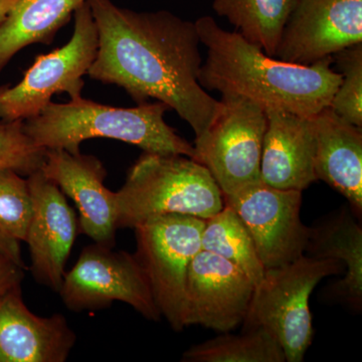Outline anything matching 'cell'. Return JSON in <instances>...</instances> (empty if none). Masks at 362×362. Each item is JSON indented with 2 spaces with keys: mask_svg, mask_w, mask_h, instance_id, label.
<instances>
[{
  "mask_svg": "<svg viewBox=\"0 0 362 362\" xmlns=\"http://www.w3.org/2000/svg\"><path fill=\"white\" fill-rule=\"evenodd\" d=\"M96 23V58L87 75L123 88L137 104H165L202 137L221 108L199 84L202 45L194 23L168 11L138 13L112 0H88Z\"/></svg>",
  "mask_w": 362,
  "mask_h": 362,
  "instance_id": "obj_1",
  "label": "cell"
},
{
  "mask_svg": "<svg viewBox=\"0 0 362 362\" xmlns=\"http://www.w3.org/2000/svg\"><path fill=\"white\" fill-rule=\"evenodd\" d=\"M207 49L199 84L221 95H237L261 106L301 116H316L329 106L341 82L333 59L299 65L269 56L238 32H228L211 16L195 21Z\"/></svg>",
  "mask_w": 362,
  "mask_h": 362,
  "instance_id": "obj_2",
  "label": "cell"
},
{
  "mask_svg": "<svg viewBox=\"0 0 362 362\" xmlns=\"http://www.w3.org/2000/svg\"><path fill=\"white\" fill-rule=\"evenodd\" d=\"M168 110L161 102L119 108L80 97L66 104L49 102L39 115L23 121V128L37 146L47 150L78 153L86 140L108 138L135 145L147 153L194 158V145L164 120Z\"/></svg>",
  "mask_w": 362,
  "mask_h": 362,
  "instance_id": "obj_3",
  "label": "cell"
},
{
  "mask_svg": "<svg viewBox=\"0 0 362 362\" xmlns=\"http://www.w3.org/2000/svg\"><path fill=\"white\" fill-rule=\"evenodd\" d=\"M225 206L202 164L189 157L144 152L116 192L117 228H134L153 216L187 214L206 221Z\"/></svg>",
  "mask_w": 362,
  "mask_h": 362,
  "instance_id": "obj_4",
  "label": "cell"
},
{
  "mask_svg": "<svg viewBox=\"0 0 362 362\" xmlns=\"http://www.w3.org/2000/svg\"><path fill=\"white\" fill-rule=\"evenodd\" d=\"M342 270L339 262L305 254L291 263L265 269L243 322L244 330L266 328L280 342L286 362L303 361L314 335L309 307L312 292L324 278Z\"/></svg>",
  "mask_w": 362,
  "mask_h": 362,
  "instance_id": "obj_5",
  "label": "cell"
},
{
  "mask_svg": "<svg viewBox=\"0 0 362 362\" xmlns=\"http://www.w3.org/2000/svg\"><path fill=\"white\" fill-rule=\"evenodd\" d=\"M75 28L64 47L37 57L16 86H0V121L28 120L39 115L54 94L82 97L83 77L96 58L98 33L89 4L74 13Z\"/></svg>",
  "mask_w": 362,
  "mask_h": 362,
  "instance_id": "obj_6",
  "label": "cell"
},
{
  "mask_svg": "<svg viewBox=\"0 0 362 362\" xmlns=\"http://www.w3.org/2000/svg\"><path fill=\"white\" fill-rule=\"evenodd\" d=\"M206 221L187 214L153 216L134 228L137 252L161 316L173 329L185 326L188 267L202 250Z\"/></svg>",
  "mask_w": 362,
  "mask_h": 362,
  "instance_id": "obj_7",
  "label": "cell"
},
{
  "mask_svg": "<svg viewBox=\"0 0 362 362\" xmlns=\"http://www.w3.org/2000/svg\"><path fill=\"white\" fill-rule=\"evenodd\" d=\"M266 112L237 95H221V108L209 131L194 140V160L213 176L223 197L261 181Z\"/></svg>",
  "mask_w": 362,
  "mask_h": 362,
  "instance_id": "obj_8",
  "label": "cell"
},
{
  "mask_svg": "<svg viewBox=\"0 0 362 362\" xmlns=\"http://www.w3.org/2000/svg\"><path fill=\"white\" fill-rule=\"evenodd\" d=\"M59 294L71 311L96 310L123 302L148 320H160L148 279L135 255L96 244L86 247L64 275Z\"/></svg>",
  "mask_w": 362,
  "mask_h": 362,
  "instance_id": "obj_9",
  "label": "cell"
},
{
  "mask_svg": "<svg viewBox=\"0 0 362 362\" xmlns=\"http://www.w3.org/2000/svg\"><path fill=\"white\" fill-rule=\"evenodd\" d=\"M249 230L265 269L291 263L305 254L308 228L300 218L302 192L277 189L263 181L223 197Z\"/></svg>",
  "mask_w": 362,
  "mask_h": 362,
  "instance_id": "obj_10",
  "label": "cell"
},
{
  "mask_svg": "<svg viewBox=\"0 0 362 362\" xmlns=\"http://www.w3.org/2000/svg\"><path fill=\"white\" fill-rule=\"evenodd\" d=\"M362 42V0H297L275 58L311 65Z\"/></svg>",
  "mask_w": 362,
  "mask_h": 362,
  "instance_id": "obj_11",
  "label": "cell"
},
{
  "mask_svg": "<svg viewBox=\"0 0 362 362\" xmlns=\"http://www.w3.org/2000/svg\"><path fill=\"white\" fill-rule=\"evenodd\" d=\"M255 286L237 266L201 250L188 267L185 326L228 333L244 322Z\"/></svg>",
  "mask_w": 362,
  "mask_h": 362,
  "instance_id": "obj_12",
  "label": "cell"
},
{
  "mask_svg": "<svg viewBox=\"0 0 362 362\" xmlns=\"http://www.w3.org/2000/svg\"><path fill=\"white\" fill-rule=\"evenodd\" d=\"M33 216L25 242L30 247L33 277L59 292L80 225L77 214L58 185L42 173L28 176Z\"/></svg>",
  "mask_w": 362,
  "mask_h": 362,
  "instance_id": "obj_13",
  "label": "cell"
},
{
  "mask_svg": "<svg viewBox=\"0 0 362 362\" xmlns=\"http://www.w3.org/2000/svg\"><path fill=\"white\" fill-rule=\"evenodd\" d=\"M40 170L78 207V225L96 244L114 247L116 243V192L105 187L107 171L93 156L47 149Z\"/></svg>",
  "mask_w": 362,
  "mask_h": 362,
  "instance_id": "obj_14",
  "label": "cell"
},
{
  "mask_svg": "<svg viewBox=\"0 0 362 362\" xmlns=\"http://www.w3.org/2000/svg\"><path fill=\"white\" fill-rule=\"evenodd\" d=\"M75 344L66 317L35 315L21 287L0 296V362H64Z\"/></svg>",
  "mask_w": 362,
  "mask_h": 362,
  "instance_id": "obj_15",
  "label": "cell"
},
{
  "mask_svg": "<svg viewBox=\"0 0 362 362\" xmlns=\"http://www.w3.org/2000/svg\"><path fill=\"white\" fill-rule=\"evenodd\" d=\"M265 112L261 180L277 189L303 192L317 181L314 116L297 115L277 109Z\"/></svg>",
  "mask_w": 362,
  "mask_h": 362,
  "instance_id": "obj_16",
  "label": "cell"
},
{
  "mask_svg": "<svg viewBox=\"0 0 362 362\" xmlns=\"http://www.w3.org/2000/svg\"><path fill=\"white\" fill-rule=\"evenodd\" d=\"M314 171L349 202L358 218L362 214V131L337 115L329 106L314 116Z\"/></svg>",
  "mask_w": 362,
  "mask_h": 362,
  "instance_id": "obj_17",
  "label": "cell"
},
{
  "mask_svg": "<svg viewBox=\"0 0 362 362\" xmlns=\"http://www.w3.org/2000/svg\"><path fill=\"white\" fill-rule=\"evenodd\" d=\"M305 252L315 259H331L344 267V279L331 288V296L354 310L362 305V228L350 207H343L308 228Z\"/></svg>",
  "mask_w": 362,
  "mask_h": 362,
  "instance_id": "obj_18",
  "label": "cell"
},
{
  "mask_svg": "<svg viewBox=\"0 0 362 362\" xmlns=\"http://www.w3.org/2000/svg\"><path fill=\"white\" fill-rule=\"evenodd\" d=\"M88 0H20L0 23V71L23 47L52 44L78 6Z\"/></svg>",
  "mask_w": 362,
  "mask_h": 362,
  "instance_id": "obj_19",
  "label": "cell"
},
{
  "mask_svg": "<svg viewBox=\"0 0 362 362\" xmlns=\"http://www.w3.org/2000/svg\"><path fill=\"white\" fill-rule=\"evenodd\" d=\"M297 0H214L213 8L235 32L269 56H275L281 35Z\"/></svg>",
  "mask_w": 362,
  "mask_h": 362,
  "instance_id": "obj_20",
  "label": "cell"
},
{
  "mask_svg": "<svg viewBox=\"0 0 362 362\" xmlns=\"http://www.w3.org/2000/svg\"><path fill=\"white\" fill-rule=\"evenodd\" d=\"M202 249L214 252L237 266L259 286L265 267L255 247L249 230L232 207L226 206L206 221L202 235Z\"/></svg>",
  "mask_w": 362,
  "mask_h": 362,
  "instance_id": "obj_21",
  "label": "cell"
},
{
  "mask_svg": "<svg viewBox=\"0 0 362 362\" xmlns=\"http://www.w3.org/2000/svg\"><path fill=\"white\" fill-rule=\"evenodd\" d=\"M187 362H286L284 350L266 328L244 330L240 335H223L194 345L183 354Z\"/></svg>",
  "mask_w": 362,
  "mask_h": 362,
  "instance_id": "obj_22",
  "label": "cell"
},
{
  "mask_svg": "<svg viewBox=\"0 0 362 362\" xmlns=\"http://www.w3.org/2000/svg\"><path fill=\"white\" fill-rule=\"evenodd\" d=\"M28 178L13 169L0 170V233L25 242L33 216Z\"/></svg>",
  "mask_w": 362,
  "mask_h": 362,
  "instance_id": "obj_23",
  "label": "cell"
},
{
  "mask_svg": "<svg viewBox=\"0 0 362 362\" xmlns=\"http://www.w3.org/2000/svg\"><path fill=\"white\" fill-rule=\"evenodd\" d=\"M341 75V82L329 107L357 127H362V42L333 54Z\"/></svg>",
  "mask_w": 362,
  "mask_h": 362,
  "instance_id": "obj_24",
  "label": "cell"
},
{
  "mask_svg": "<svg viewBox=\"0 0 362 362\" xmlns=\"http://www.w3.org/2000/svg\"><path fill=\"white\" fill-rule=\"evenodd\" d=\"M47 149L37 146L26 135L23 121H0V170L13 169L23 176L39 170Z\"/></svg>",
  "mask_w": 362,
  "mask_h": 362,
  "instance_id": "obj_25",
  "label": "cell"
},
{
  "mask_svg": "<svg viewBox=\"0 0 362 362\" xmlns=\"http://www.w3.org/2000/svg\"><path fill=\"white\" fill-rule=\"evenodd\" d=\"M25 268L8 257L0 254V296L16 287H21Z\"/></svg>",
  "mask_w": 362,
  "mask_h": 362,
  "instance_id": "obj_26",
  "label": "cell"
},
{
  "mask_svg": "<svg viewBox=\"0 0 362 362\" xmlns=\"http://www.w3.org/2000/svg\"><path fill=\"white\" fill-rule=\"evenodd\" d=\"M0 254L8 257L16 264L25 268V263H23V258H21V246L18 240L11 239V238L0 233Z\"/></svg>",
  "mask_w": 362,
  "mask_h": 362,
  "instance_id": "obj_27",
  "label": "cell"
},
{
  "mask_svg": "<svg viewBox=\"0 0 362 362\" xmlns=\"http://www.w3.org/2000/svg\"><path fill=\"white\" fill-rule=\"evenodd\" d=\"M18 1L20 0H0V23L6 18L9 11Z\"/></svg>",
  "mask_w": 362,
  "mask_h": 362,
  "instance_id": "obj_28",
  "label": "cell"
}]
</instances>
